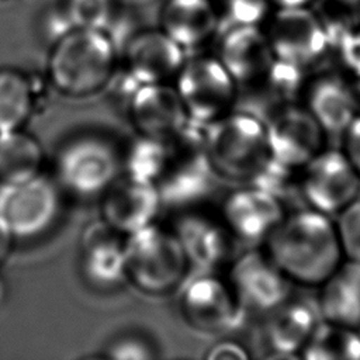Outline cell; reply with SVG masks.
<instances>
[{
	"label": "cell",
	"instance_id": "cell-1",
	"mask_svg": "<svg viewBox=\"0 0 360 360\" xmlns=\"http://www.w3.org/2000/svg\"><path fill=\"white\" fill-rule=\"evenodd\" d=\"M263 248L301 287L316 288L345 259L333 217L309 207L287 212Z\"/></svg>",
	"mask_w": 360,
	"mask_h": 360
},
{
	"label": "cell",
	"instance_id": "cell-2",
	"mask_svg": "<svg viewBox=\"0 0 360 360\" xmlns=\"http://www.w3.org/2000/svg\"><path fill=\"white\" fill-rule=\"evenodd\" d=\"M117 62V44L108 32L70 28L55 39L48 58V79L66 97H89L108 86Z\"/></svg>",
	"mask_w": 360,
	"mask_h": 360
},
{
	"label": "cell",
	"instance_id": "cell-3",
	"mask_svg": "<svg viewBox=\"0 0 360 360\" xmlns=\"http://www.w3.org/2000/svg\"><path fill=\"white\" fill-rule=\"evenodd\" d=\"M211 163L218 179L248 184L270 158L266 121L233 108L205 125Z\"/></svg>",
	"mask_w": 360,
	"mask_h": 360
},
{
	"label": "cell",
	"instance_id": "cell-4",
	"mask_svg": "<svg viewBox=\"0 0 360 360\" xmlns=\"http://www.w3.org/2000/svg\"><path fill=\"white\" fill-rule=\"evenodd\" d=\"M166 143L165 166L156 181L163 204L190 207L200 202L218 179L208 153L205 127L188 120Z\"/></svg>",
	"mask_w": 360,
	"mask_h": 360
},
{
	"label": "cell",
	"instance_id": "cell-5",
	"mask_svg": "<svg viewBox=\"0 0 360 360\" xmlns=\"http://www.w3.org/2000/svg\"><path fill=\"white\" fill-rule=\"evenodd\" d=\"M125 255L127 280L148 295L173 291L190 266L173 228L156 221L127 236Z\"/></svg>",
	"mask_w": 360,
	"mask_h": 360
},
{
	"label": "cell",
	"instance_id": "cell-6",
	"mask_svg": "<svg viewBox=\"0 0 360 360\" xmlns=\"http://www.w3.org/2000/svg\"><path fill=\"white\" fill-rule=\"evenodd\" d=\"M174 80V89L190 121L208 125L236 105L238 84L217 56L186 59Z\"/></svg>",
	"mask_w": 360,
	"mask_h": 360
},
{
	"label": "cell",
	"instance_id": "cell-7",
	"mask_svg": "<svg viewBox=\"0 0 360 360\" xmlns=\"http://www.w3.org/2000/svg\"><path fill=\"white\" fill-rule=\"evenodd\" d=\"M121 169L122 159L114 145L97 135L68 141L55 158L59 187L82 197L103 194L120 177Z\"/></svg>",
	"mask_w": 360,
	"mask_h": 360
},
{
	"label": "cell",
	"instance_id": "cell-8",
	"mask_svg": "<svg viewBox=\"0 0 360 360\" xmlns=\"http://www.w3.org/2000/svg\"><path fill=\"white\" fill-rule=\"evenodd\" d=\"M262 28L276 59L311 70L329 55L328 32L311 6L274 8Z\"/></svg>",
	"mask_w": 360,
	"mask_h": 360
},
{
	"label": "cell",
	"instance_id": "cell-9",
	"mask_svg": "<svg viewBox=\"0 0 360 360\" xmlns=\"http://www.w3.org/2000/svg\"><path fill=\"white\" fill-rule=\"evenodd\" d=\"M298 193L305 207L336 217L360 197V176L339 148H325L301 170Z\"/></svg>",
	"mask_w": 360,
	"mask_h": 360
},
{
	"label": "cell",
	"instance_id": "cell-10",
	"mask_svg": "<svg viewBox=\"0 0 360 360\" xmlns=\"http://www.w3.org/2000/svg\"><path fill=\"white\" fill-rule=\"evenodd\" d=\"M59 211V184L42 173L22 183L0 184V219L15 238L42 235L55 224Z\"/></svg>",
	"mask_w": 360,
	"mask_h": 360
},
{
	"label": "cell",
	"instance_id": "cell-11",
	"mask_svg": "<svg viewBox=\"0 0 360 360\" xmlns=\"http://www.w3.org/2000/svg\"><path fill=\"white\" fill-rule=\"evenodd\" d=\"M226 280L248 314L264 315L292 294L294 284L264 248L250 246L229 262Z\"/></svg>",
	"mask_w": 360,
	"mask_h": 360
},
{
	"label": "cell",
	"instance_id": "cell-12",
	"mask_svg": "<svg viewBox=\"0 0 360 360\" xmlns=\"http://www.w3.org/2000/svg\"><path fill=\"white\" fill-rule=\"evenodd\" d=\"M180 311L190 328L208 335L233 330L248 315L226 277L214 273L200 274L186 284Z\"/></svg>",
	"mask_w": 360,
	"mask_h": 360
},
{
	"label": "cell",
	"instance_id": "cell-13",
	"mask_svg": "<svg viewBox=\"0 0 360 360\" xmlns=\"http://www.w3.org/2000/svg\"><path fill=\"white\" fill-rule=\"evenodd\" d=\"M266 129L270 155L297 170L329 146L330 135L301 103L271 114L266 120Z\"/></svg>",
	"mask_w": 360,
	"mask_h": 360
},
{
	"label": "cell",
	"instance_id": "cell-14",
	"mask_svg": "<svg viewBox=\"0 0 360 360\" xmlns=\"http://www.w3.org/2000/svg\"><path fill=\"white\" fill-rule=\"evenodd\" d=\"M172 228L190 264L212 271L233 259L236 239L219 212L190 205L177 217Z\"/></svg>",
	"mask_w": 360,
	"mask_h": 360
},
{
	"label": "cell",
	"instance_id": "cell-15",
	"mask_svg": "<svg viewBox=\"0 0 360 360\" xmlns=\"http://www.w3.org/2000/svg\"><path fill=\"white\" fill-rule=\"evenodd\" d=\"M219 214L236 240L248 246H263L287 210L285 202L274 194L243 184L225 197Z\"/></svg>",
	"mask_w": 360,
	"mask_h": 360
},
{
	"label": "cell",
	"instance_id": "cell-16",
	"mask_svg": "<svg viewBox=\"0 0 360 360\" xmlns=\"http://www.w3.org/2000/svg\"><path fill=\"white\" fill-rule=\"evenodd\" d=\"M262 316L266 357L270 359H300L321 321L315 298L294 294Z\"/></svg>",
	"mask_w": 360,
	"mask_h": 360
},
{
	"label": "cell",
	"instance_id": "cell-17",
	"mask_svg": "<svg viewBox=\"0 0 360 360\" xmlns=\"http://www.w3.org/2000/svg\"><path fill=\"white\" fill-rule=\"evenodd\" d=\"M300 103L329 135L338 136L360 112L354 82L336 68L309 73Z\"/></svg>",
	"mask_w": 360,
	"mask_h": 360
},
{
	"label": "cell",
	"instance_id": "cell-18",
	"mask_svg": "<svg viewBox=\"0 0 360 360\" xmlns=\"http://www.w3.org/2000/svg\"><path fill=\"white\" fill-rule=\"evenodd\" d=\"M162 204L156 183L124 173L103 193L100 212L103 221L128 236L155 222Z\"/></svg>",
	"mask_w": 360,
	"mask_h": 360
},
{
	"label": "cell",
	"instance_id": "cell-19",
	"mask_svg": "<svg viewBox=\"0 0 360 360\" xmlns=\"http://www.w3.org/2000/svg\"><path fill=\"white\" fill-rule=\"evenodd\" d=\"M184 60V49L165 31L145 30L124 44L121 68L138 84L169 83Z\"/></svg>",
	"mask_w": 360,
	"mask_h": 360
},
{
	"label": "cell",
	"instance_id": "cell-20",
	"mask_svg": "<svg viewBox=\"0 0 360 360\" xmlns=\"http://www.w3.org/2000/svg\"><path fill=\"white\" fill-rule=\"evenodd\" d=\"M127 236L101 218L84 226L79 240L83 274L100 287H111L127 278Z\"/></svg>",
	"mask_w": 360,
	"mask_h": 360
},
{
	"label": "cell",
	"instance_id": "cell-21",
	"mask_svg": "<svg viewBox=\"0 0 360 360\" xmlns=\"http://www.w3.org/2000/svg\"><path fill=\"white\" fill-rule=\"evenodd\" d=\"M127 104L131 124L141 135L167 139L188 121L184 105L170 83L141 84Z\"/></svg>",
	"mask_w": 360,
	"mask_h": 360
},
{
	"label": "cell",
	"instance_id": "cell-22",
	"mask_svg": "<svg viewBox=\"0 0 360 360\" xmlns=\"http://www.w3.org/2000/svg\"><path fill=\"white\" fill-rule=\"evenodd\" d=\"M309 70L294 63L273 59L266 72L253 83L242 86V105L264 121L283 107L301 101Z\"/></svg>",
	"mask_w": 360,
	"mask_h": 360
},
{
	"label": "cell",
	"instance_id": "cell-23",
	"mask_svg": "<svg viewBox=\"0 0 360 360\" xmlns=\"http://www.w3.org/2000/svg\"><path fill=\"white\" fill-rule=\"evenodd\" d=\"M238 87L257 80L274 56L259 25H231L221 30L218 53L215 55Z\"/></svg>",
	"mask_w": 360,
	"mask_h": 360
},
{
	"label": "cell",
	"instance_id": "cell-24",
	"mask_svg": "<svg viewBox=\"0 0 360 360\" xmlns=\"http://www.w3.org/2000/svg\"><path fill=\"white\" fill-rule=\"evenodd\" d=\"M316 288L322 319L360 329V262L343 259Z\"/></svg>",
	"mask_w": 360,
	"mask_h": 360
},
{
	"label": "cell",
	"instance_id": "cell-25",
	"mask_svg": "<svg viewBox=\"0 0 360 360\" xmlns=\"http://www.w3.org/2000/svg\"><path fill=\"white\" fill-rule=\"evenodd\" d=\"M160 30L183 49H193L219 30V14L211 0H167L160 13Z\"/></svg>",
	"mask_w": 360,
	"mask_h": 360
},
{
	"label": "cell",
	"instance_id": "cell-26",
	"mask_svg": "<svg viewBox=\"0 0 360 360\" xmlns=\"http://www.w3.org/2000/svg\"><path fill=\"white\" fill-rule=\"evenodd\" d=\"M44 150L22 129L0 134V184L22 183L42 173Z\"/></svg>",
	"mask_w": 360,
	"mask_h": 360
},
{
	"label": "cell",
	"instance_id": "cell-27",
	"mask_svg": "<svg viewBox=\"0 0 360 360\" xmlns=\"http://www.w3.org/2000/svg\"><path fill=\"white\" fill-rule=\"evenodd\" d=\"M300 359L360 360V329L321 318Z\"/></svg>",
	"mask_w": 360,
	"mask_h": 360
},
{
	"label": "cell",
	"instance_id": "cell-28",
	"mask_svg": "<svg viewBox=\"0 0 360 360\" xmlns=\"http://www.w3.org/2000/svg\"><path fill=\"white\" fill-rule=\"evenodd\" d=\"M35 87L28 75L0 69V134L21 129L34 111Z\"/></svg>",
	"mask_w": 360,
	"mask_h": 360
},
{
	"label": "cell",
	"instance_id": "cell-29",
	"mask_svg": "<svg viewBox=\"0 0 360 360\" xmlns=\"http://www.w3.org/2000/svg\"><path fill=\"white\" fill-rule=\"evenodd\" d=\"M166 152V139L138 134L121 158L124 173L156 183L165 166Z\"/></svg>",
	"mask_w": 360,
	"mask_h": 360
},
{
	"label": "cell",
	"instance_id": "cell-30",
	"mask_svg": "<svg viewBox=\"0 0 360 360\" xmlns=\"http://www.w3.org/2000/svg\"><path fill=\"white\" fill-rule=\"evenodd\" d=\"M65 30L91 28L108 32L115 18V0H63ZM65 31V32H66Z\"/></svg>",
	"mask_w": 360,
	"mask_h": 360
},
{
	"label": "cell",
	"instance_id": "cell-31",
	"mask_svg": "<svg viewBox=\"0 0 360 360\" xmlns=\"http://www.w3.org/2000/svg\"><path fill=\"white\" fill-rule=\"evenodd\" d=\"M298 180L300 170L278 162L270 155L266 163L260 167V170L248 184L260 187L274 194L281 201H285V198L290 197L292 191H298Z\"/></svg>",
	"mask_w": 360,
	"mask_h": 360
},
{
	"label": "cell",
	"instance_id": "cell-32",
	"mask_svg": "<svg viewBox=\"0 0 360 360\" xmlns=\"http://www.w3.org/2000/svg\"><path fill=\"white\" fill-rule=\"evenodd\" d=\"M322 21L329 42L359 22V4L350 0H315L311 6Z\"/></svg>",
	"mask_w": 360,
	"mask_h": 360
},
{
	"label": "cell",
	"instance_id": "cell-33",
	"mask_svg": "<svg viewBox=\"0 0 360 360\" xmlns=\"http://www.w3.org/2000/svg\"><path fill=\"white\" fill-rule=\"evenodd\" d=\"M329 55L335 68L353 82H360V24L340 32L330 41Z\"/></svg>",
	"mask_w": 360,
	"mask_h": 360
},
{
	"label": "cell",
	"instance_id": "cell-34",
	"mask_svg": "<svg viewBox=\"0 0 360 360\" xmlns=\"http://www.w3.org/2000/svg\"><path fill=\"white\" fill-rule=\"evenodd\" d=\"M271 3L269 0H224L219 18L222 28L231 25H259L263 27L270 15Z\"/></svg>",
	"mask_w": 360,
	"mask_h": 360
},
{
	"label": "cell",
	"instance_id": "cell-35",
	"mask_svg": "<svg viewBox=\"0 0 360 360\" xmlns=\"http://www.w3.org/2000/svg\"><path fill=\"white\" fill-rule=\"evenodd\" d=\"M333 219L343 257L360 262V197L343 208Z\"/></svg>",
	"mask_w": 360,
	"mask_h": 360
},
{
	"label": "cell",
	"instance_id": "cell-36",
	"mask_svg": "<svg viewBox=\"0 0 360 360\" xmlns=\"http://www.w3.org/2000/svg\"><path fill=\"white\" fill-rule=\"evenodd\" d=\"M107 357L118 360H143L152 357L150 346L136 336H125L117 339L110 347Z\"/></svg>",
	"mask_w": 360,
	"mask_h": 360
},
{
	"label": "cell",
	"instance_id": "cell-37",
	"mask_svg": "<svg viewBox=\"0 0 360 360\" xmlns=\"http://www.w3.org/2000/svg\"><path fill=\"white\" fill-rule=\"evenodd\" d=\"M339 138H340L339 149L346 155V158L349 159V162L353 165V167L360 176V112L342 131Z\"/></svg>",
	"mask_w": 360,
	"mask_h": 360
},
{
	"label": "cell",
	"instance_id": "cell-38",
	"mask_svg": "<svg viewBox=\"0 0 360 360\" xmlns=\"http://www.w3.org/2000/svg\"><path fill=\"white\" fill-rule=\"evenodd\" d=\"M249 357L248 349L235 340H219L205 354L207 360H248Z\"/></svg>",
	"mask_w": 360,
	"mask_h": 360
},
{
	"label": "cell",
	"instance_id": "cell-39",
	"mask_svg": "<svg viewBox=\"0 0 360 360\" xmlns=\"http://www.w3.org/2000/svg\"><path fill=\"white\" fill-rule=\"evenodd\" d=\"M15 236L11 233L8 226L0 219V264L7 260L11 253Z\"/></svg>",
	"mask_w": 360,
	"mask_h": 360
},
{
	"label": "cell",
	"instance_id": "cell-40",
	"mask_svg": "<svg viewBox=\"0 0 360 360\" xmlns=\"http://www.w3.org/2000/svg\"><path fill=\"white\" fill-rule=\"evenodd\" d=\"M274 8L281 7H307L312 6L315 0H269Z\"/></svg>",
	"mask_w": 360,
	"mask_h": 360
},
{
	"label": "cell",
	"instance_id": "cell-41",
	"mask_svg": "<svg viewBox=\"0 0 360 360\" xmlns=\"http://www.w3.org/2000/svg\"><path fill=\"white\" fill-rule=\"evenodd\" d=\"M4 297H6V281H4V278L0 274V304L3 302Z\"/></svg>",
	"mask_w": 360,
	"mask_h": 360
},
{
	"label": "cell",
	"instance_id": "cell-42",
	"mask_svg": "<svg viewBox=\"0 0 360 360\" xmlns=\"http://www.w3.org/2000/svg\"><path fill=\"white\" fill-rule=\"evenodd\" d=\"M359 22H360V3H359Z\"/></svg>",
	"mask_w": 360,
	"mask_h": 360
},
{
	"label": "cell",
	"instance_id": "cell-43",
	"mask_svg": "<svg viewBox=\"0 0 360 360\" xmlns=\"http://www.w3.org/2000/svg\"><path fill=\"white\" fill-rule=\"evenodd\" d=\"M350 1H353V3H357V4L360 3V0H350Z\"/></svg>",
	"mask_w": 360,
	"mask_h": 360
}]
</instances>
